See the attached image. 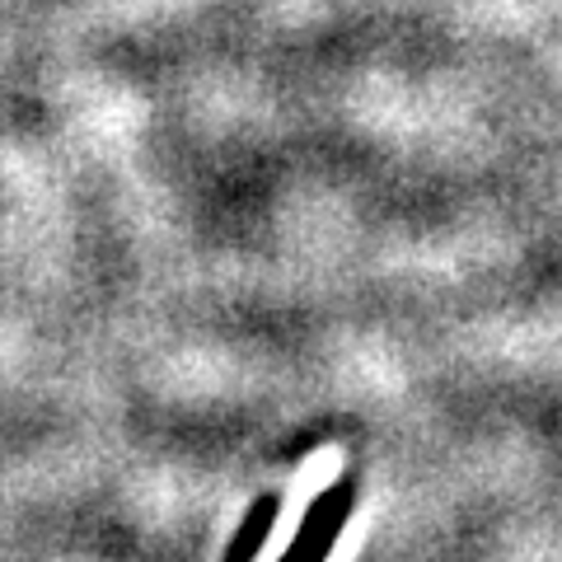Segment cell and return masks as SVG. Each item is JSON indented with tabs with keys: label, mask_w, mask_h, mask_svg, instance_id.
<instances>
[{
	"label": "cell",
	"mask_w": 562,
	"mask_h": 562,
	"mask_svg": "<svg viewBox=\"0 0 562 562\" xmlns=\"http://www.w3.org/2000/svg\"><path fill=\"white\" fill-rule=\"evenodd\" d=\"M351 502H357V483H351V479L328 483L319 497H314L310 512H305L301 530H295V539L286 543L281 562H324V553L333 549V539L342 535V525L351 516Z\"/></svg>",
	"instance_id": "obj_1"
}]
</instances>
